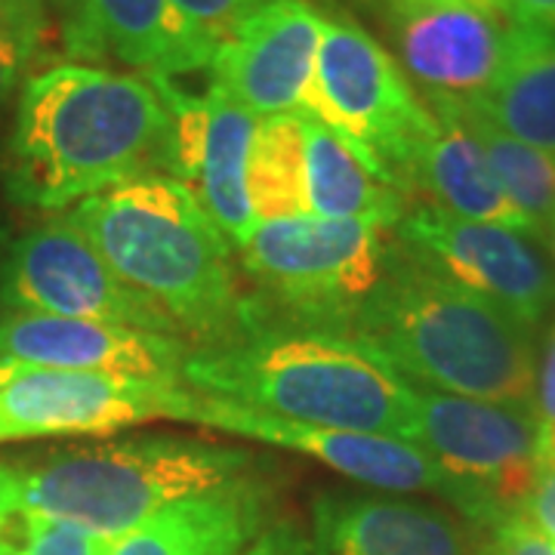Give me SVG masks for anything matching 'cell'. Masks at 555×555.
<instances>
[{
    "instance_id": "cell-1",
    "label": "cell",
    "mask_w": 555,
    "mask_h": 555,
    "mask_svg": "<svg viewBox=\"0 0 555 555\" xmlns=\"http://www.w3.org/2000/svg\"><path fill=\"white\" fill-rule=\"evenodd\" d=\"M170 108L149 78L62 62L22 87L3 185L28 210H62L167 170Z\"/></svg>"
},
{
    "instance_id": "cell-2",
    "label": "cell",
    "mask_w": 555,
    "mask_h": 555,
    "mask_svg": "<svg viewBox=\"0 0 555 555\" xmlns=\"http://www.w3.org/2000/svg\"><path fill=\"white\" fill-rule=\"evenodd\" d=\"M349 337L367 343L414 386L448 396L534 408V346L528 327L496 302L392 244L377 291Z\"/></svg>"
},
{
    "instance_id": "cell-3",
    "label": "cell",
    "mask_w": 555,
    "mask_h": 555,
    "mask_svg": "<svg viewBox=\"0 0 555 555\" xmlns=\"http://www.w3.org/2000/svg\"><path fill=\"white\" fill-rule=\"evenodd\" d=\"M182 379L291 423L414 441L416 386L356 337L250 327L247 339L189 356Z\"/></svg>"
},
{
    "instance_id": "cell-4",
    "label": "cell",
    "mask_w": 555,
    "mask_h": 555,
    "mask_svg": "<svg viewBox=\"0 0 555 555\" xmlns=\"http://www.w3.org/2000/svg\"><path fill=\"white\" fill-rule=\"evenodd\" d=\"M65 219L130 287L173 318L179 337L214 349L232 343L235 324H244L232 244L182 182L160 173L130 179L80 201Z\"/></svg>"
},
{
    "instance_id": "cell-5",
    "label": "cell",
    "mask_w": 555,
    "mask_h": 555,
    "mask_svg": "<svg viewBox=\"0 0 555 555\" xmlns=\"http://www.w3.org/2000/svg\"><path fill=\"white\" fill-rule=\"evenodd\" d=\"M247 454L195 438H137L0 463V516L53 518L118 540L185 496L235 481Z\"/></svg>"
},
{
    "instance_id": "cell-6",
    "label": "cell",
    "mask_w": 555,
    "mask_h": 555,
    "mask_svg": "<svg viewBox=\"0 0 555 555\" xmlns=\"http://www.w3.org/2000/svg\"><path fill=\"white\" fill-rule=\"evenodd\" d=\"M302 108L337 130L364 167L396 192H414L416 155L433 108L416 100L398 62L346 16H324V35Z\"/></svg>"
},
{
    "instance_id": "cell-7",
    "label": "cell",
    "mask_w": 555,
    "mask_h": 555,
    "mask_svg": "<svg viewBox=\"0 0 555 555\" xmlns=\"http://www.w3.org/2000/svg\"><path fill=\"white\" fill-rule=\"evenodd\" d=\"M392 244L386 229L356 219L291 217L259 222L241 247V266L302 331L352 334L377 291Z\"/></svg>"
},
{
    "instance_id": "cell-8",
    "label": "cell",
    "mask_w": 555,
    "mask_h": 555,
    "mask_svg": "<svg viewBox=\"0 0 555 555\" xmlns=\"http://www.w3.org/2000/svg\"><path fill=\"white\" fill-rule=\"evenodd\" d=\"M414 444L441 466L448 500L488 525L518 516L543 473L534 408L416 386Z\"/></svg>"
},
{
    "instance_id": "cell-9",
    "label": "cell",
    "mask_w": 555,
    "mask_h": 555,
    "mask_svg": "<svg viewBox=\"0 0 555 555\" xmlns=\"http://www.w3.org/2000/svg\"><path fill=\"white\" fill-rule=\"evenodd\" d=\"M0 275V299L10 312L80 318L179 337L173 318L130 287L68 219H50L25 232L10 247Z\"/></svg>"
},
{
    "instance_id": "cell-10",
    "label": "cell",
    "mask_w": 555,
    "mask_h": 555,
    "mask_svg": "<svg viewBox=\"0 0 555 555\" xmlns=\"http://www.w3.org/2000/svg\"><path fill=\"white\" fill-rule=\"evenodd\" d=\"M192 392L179 383L50 367H7L0 444L53 436H108L145 420H185Z\"/></svg>"
},
{
    "instance_id": "cell-11",
    "label": "cell",
    "mask_w": 555,
    "mask_h": 555,
    "mask_svg": "<svg viewBox=\"0 0 555 555\" xmlns=\"http://www.w3.org/2000/svg\"><path fill=\"white\" fill-rule=\"evenodd\" d=\"M396 232L420 262L496 302L525 327L553 306V272L518 232L460 219L436 204L404 214Z\"/></svg>"
},
{
    "instance_id": "cell-12",
    "label": "cell",
    "mask_w": 555,
    "mask_h": 555,
    "mask_svg": "<svg viewBox=\"0 0 555 555\" xmlns=\"http://www.w3.org/2000/svg\"><path fill=\"white\" fill-rule=\"evenodd\" d=\"M185 420L207 429L254 438V441H266V444L312 456L318 463L331 466L334 473H343L379 491H436V494L451 496V485L441 473V466L420 444L404 441V438L291 423V420L262 414L225 398L201 396V392H192Z\"/></svg>"
},
{
    "instance_id": "cell-13",
    "label": "cell",
    "mask_w": 555,
    "mask_h": 555,
    "mask_svg": "<svg viewBox=\"0 0 555 555\" xmlns=\"http://www.w3.org/2000/svg\"><path fill=\"white\" fill-rule=\"evenodd\" d=\"M321 35L324 13L309 0H262L210 62L214 83L257 118L299 112Z\"/></svg>"
},
{
    "instance_id": "cell-14",
    "label": "cell",
    "mask_w": 555,
    "mask_h": 555,
    "mask_svg": "<svg viewBox=\"0 0 555 555\" xmlns=\"http://www.w3.org/2000/svg\"><path fill=\"white\" fill-rule=\"evenodd\" d=\"M185 361V339L167 334L80 318L22 312L0 318V367H50L179 383Z\"/></svg>"
},
{
    "instance_id": "cell-15",
    "label": "cell",
    "mask_w": 555,
    "mask_h": 555,
    "mask_svg": "<svg viewBox=\"0 0 555 555\" xmlns=\"http://www.w3.org/2000/svg\"><path fill=\"white\" fill-rule=\"evenodd\" d=\"M392 28L404 68L429 96L473 100L506 60L513 20L448 0H396Z\"/></svg>"
},
{
    "instance_id": "cell-16",
    "label": "cell",
    "mask_w": 555,
    "mask_h": 555,
    "mask_svg": "<svg viewBox=\"0 0 555 555\" xmlns=\"http://www.w3.org/2000/svg\"><path fill=\"white\" fill-rule=\"evenodd\" d=\"M309 555H466V537L423 503L321 494L312 503Z\"/></svg>"
},
{
    "instance_id": "cell-17",
    "label": "cell",
    "mask_w": 555,
    "mask_h": 555,
    "mask_svg": "<svg viewBox=\"0 0 555 555\" xmlns=\"http://www.w3.org/2000/svg\"><path fill=\"white\" fill-rule=\"evenodd\" d=\"M429 108L436 120L416 155L414 192L423 189L436 207L460 219L488 222L537 238L534 225L503 195L491 164L460 118L454 100L429 96Z\"/></svg>"
},
{
    "instance_id": "cell-18",
    "label": "cell",
    "mask_w": 555,
    "mask_h": 555,
    "mask_svg": "<svg viewBox=\"0 0 555 555\" xmlns=\"http://www.w3.org/2000/svg\"><path fill=\"white\" fill-rule=\"evenodd\" d=\"M262 528V488L238 476L217 491L185 496L118 537L108 555H244Z\"/></svg>"
},
{
    "instance_id": "cell-19",
    "label": "cell",
    "mask_w": 555,
    "mask_h": 555,
    "mask_svg": "<svg viewBox=\"0 0 555 555\" xmlns=\"http://www.w3.org/2000/svg\"><path fill=\"white\" fill-rule=\"evenodd\" d=\"M62 47L75 60H118L142 78L185 75L167 0H75L62 16Z\"/></svg>"
},
{
    "instance_id": "cell-20",
    "label": "cell",
    "mask_w": 555,
    "mask_h": 555,
    "mask_svg": "<svg viewBox=\"0 0 555 555\" xmlns=\"http://www.w3.org/2000/svg\"><path fill=\"white\" fill-rule=\"evenodd\" d=\"M207 124L201 145L198 177L189 189L207 217L217 222L225 241L241 250L257 229V217L247 195V160L257 137L259 118L247 112L238 100H232L219 83L204 90Z\"/></svg>"
},
{
    "instance_id": "cell-21",
    "label": "cell",
    "mask_w": 555,
    "mask_h": 555,
    "mask_svg": "<svg viewBox=\"0 0 555 555\" xmlns=\"http://www.w3.org/2000/svg\"><path fill=\"white\" fill-rule=\"evenodd\" d=\"M460 102L496 130L555 155V31L513 22L506 60L491 87Z\"/></svg>"
},
{
    "instance_id": "cell-22",
    "label": "cell",
    "mask_w": 555,
    "mask_h": 555,
    "mask_svg": "<svg viewBox=\"0 0 555 555\" xmlns=\"http://www.w3.org/2000/svg\"><path fill=\"white\" fill-rule=\"evenodd\" d=\"M299 115L306 137L309 217L356 219L377 229H396L404 219V195L379 182L337 130L312 118L306 108H299Z\"/></svg>"
},
{
    "instance_id": "cell-23",
    "label": "cell",
    "mask_w": 555,
    "mask_h": 555,
    "mask_svg": "<svg viewBox=\"0 0 555 555\" xmlns=\"http://www.w3.org/2000/svg\"><path fill=\"white\" fill-rule=\"evenodd\" d=\"M247 195L259 222L309 217L302 115L284 112L259 118L247 160Z\"/></svg>"
},
{
    "instance_id": "cell-24",
    "label": "cell",
    "mask_w": 555,
    "mask_h": 555,
    "mask_svg": "<svg viewBox=\"0 0 555 555\" xmlns=\"http://www.w3.org/2000/svg\"><path fill=\"white\" fill-rule=\"evenodd\" d=\"M454 105L463 124L469 127V133L481 145L503 195L534 225L537 238H546L550 222L555 217V155L496 130L491 120L481 118L466 102L454 100Z\"/></svg>"
},
{
    "instance_id": "cell-25",
    "label": "cell",
    "mask_w": 555,
    "mask_h": 555,
    "mask_svg": "<svg viewBox=\"0 0 555 555\" xmlns=\"http://www.w3.org/2000/svg\"><path fill=\"white\" fill-rule=\"evenodd\" d=\"M259 3L262 0H167L185 68H210L214 56Z\"/></svg>"
},
{
    "instance_id": "cell-26",
    "label": "cell",
    "mask_w": 555,
    "mask_h": 555,
    "mask_svg": "<svg viewBox=\"0 0 555 555\" xmlns=\"http://www.w3.org/2000/svg\"><path fill=\"white\" fill-rule=\"evenodd\" d=\"M43 7L35 0H3L0 7V102L35 65L43 43Z\"/></svg>"
},
{
    "instance_id": "cell-27",
    "label": "cell",
    "mask_w": 555,
    "mask_h": 555,
    "mask_svg": "<svg viewBox=\"0 0 555 555\" xmlns=\"http://www.w3.org/2000/svg\"><path fill=\"white\" fill-rule=\"evenodd\" d=\"M112 543L115 540L53 518H20L16 555H108Z\"/></svg>"
},
{
    "instance_id": "cell-28",
    "label": "cell",
    "mask_w": 555,
    "mask_h": 555,
    "mask_svg": "<svg viewBox=\"0 0 555 555\" xmlns=\"http://www.w3.org/2000/svg\"><path fill=\"white\" fill-rule=\"evenodd\" d=\"M537 456L543 469H555V334L546 346L537 379Z\"/></svg>"
},
{
    "instance_id": "cell-29",
    "label": "cell",
    "mask_w": 555,
    "mask_h": 555,
    "mask_svg": "<svg viewBox=\"0 0 555 555\" xmlns=\"http://www.w3.org/2000/svg\"><path fill=\"white\" fill-rule=\"evenodd\" d=\"M478 555H555V543L525 516H509L491 525V540Z\"/></svg>"
},
{
    "instance_id": "cell-30",
    "label": "cell",
    "mask_w": 555,
    "mask_h": 555,
    "mask_svg": "<svg viewBox=\"0 0 555 555\" xmlns=\"http://www.w3.org/2000/svg\"><path fill=\"white\" fill-rule=\"evenodd\" d=\"M540 534H546L555 543V469H543L537 478L534 491L525 500L521 513Z\"/></svg>"
},
{
    "instance_id": "cell-31",
    "label": "cell",
    "mask_w": 555,
    "mask_h": 555,
    "mask_svg": "<svg viewBox=\"0 0 555 555\" xmlns=\"http://www.w3.org/2000/svg\"><path fill=\"white\" fill-rule=\"evenodd\" d=\"M516 25L555 31V0H506Z\"/></svg>"
},
{
    "instance_id": "cell-32",
    "label": "cell",
    "mask_w": 555,
    "mask_h": 555,
    "mask_svg": "<svg viewBox=\"0 0 555 555\" xmlns=\"http://www.w3.org/2000/svg\"><path fill=\"white\" fill-rule=\"evenodd\" d=\"M244 555H309V550L291 531L278 528V531H269V534L259 537L257 543Z\"/></svg>"
},
{
    "instance_id": "cell-33",
    "label": "cell",
    "mask_w": 555,
    "mask_h": 555,
    "mask_svg": "<svg viewBox=\"0 0 555 555\" xmlns=\"http://www.w3.org/2000/svg\"><path fill=\"white\" fill-rule=\"evenodd\" d=\"M20 546V518L0 516V555H16Z\"/></svg>"
},
{
    "instance_id": "cell-34",
    "label": "cell",
    "mask_w": 555,
    "mask_h": 555,
    "mask_svg": "<svg viewBox=\"0 0 555 555\" xmlns=\"http://www.w3.org/2000/svg\"><path fill=\"white\" fill-rule=\"evenodd\" d=\"M448 3H466V7H478V10H488V13H496V16L513 20V16H509L506 0H448Z\"/></svg>"
},
{
    "instance_id": "cell-35",
    "label": "cell",
    "mask_w": 555,
    "mask_h": 555,
    "mask_svg": "<svg viewBox=\"0 0 555 555\" xmlns=\"http://www.w3.org/2000/svg\"><path fill=\"white\" fill-rule=\"evenodd\" d=\"M35 3H40L43 10H47V7H56V10H62V16L75 7V0H35Z\"/></svg>"
},
{
    "instance_id": "cell-36",
    "label": "cell",
    "mask_w": 555,
    "mask_h": 555,
    "mask_svg": "<svg viewBox=\"0 0 555 555\" xmlns=\"http://www.w3.org/2000/svg\"><path fill=\"white\" fill-rule=\"evenodd\" d=\"M546 238H550V244H553V250H555V217H553V222H550V232H546Z\"/></svg>"
},
{
    "instance_id": "cell-37",
    "label": "cell",
    "mask_w": 555,
    "mask_h": 555,
    "mask_svg": "<svg viewBox=\"0 0 555 555\" xmlns=\"http://www.w3.org/2000/svg\"><path fill=\"white\" fill-rule=\"evenodd\" d=\"M3 377H7V367H0V383H3Z\"/></svg>"
},
{
    "instance_id": "cell-38",
    "label": "cell",
    "mask_w": 555,
    "mask_h": 555,
    "mask_svg": "<svg viewBox=\"0 0 555 555\" xmlns=\"http://www.w3.org/2000/svg\"><path fill=\"white\" fill-rule=\"evenodd\" d=\"M0 250H3V229H0Z\"/></svg>"
},
{
    "instance_id": "cell-39",
    "label": "cell",
    "mask_w": 555,
    "mask_h": 555,
    "mask_svg": "<svg viewBox=\"0 0 555 555\" xmlns=\"http://www.w3.org/2000/svg\"><path fill=\"white\" fill-rule=\"evenodd\" d=\"M0 7H3V0H0Z\"/></svg>"
}]
</instances>
